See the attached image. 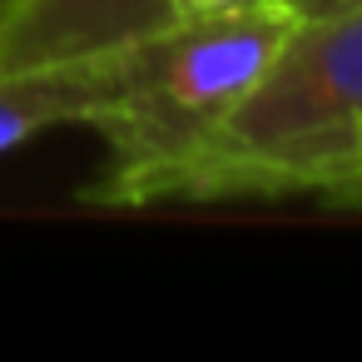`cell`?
Returning a JSON list of instances; mask_svg holds the SVG:
<instances>
[{"label": "cell", "instance_id": "5b68a950", "mask_svg": "<svg viewBox=\"0 0 362 362\" xmlns=\"http://www.w3.org/2000/svg\"><path fill=\"white\" fill-rule=\"evenodd\" d=\"M253 0H169V21H189V16H218V11H238Z\"/></svg>", "mask_w": 362, "mask_h": 362}, {"label": "cell", "instance_id": "ba28073f", "mask_svg": "<svg viewBox=\"0 0 362 362\" xmlns=\"http://www.w3.org/2000/svg\"><path fill=\"white\" fill-rule=\"evenodd\" d=\"M352 174H362V159H357V169H352Z\"/></svg>", "mask_w": 362, "mask_h": 362}, {"label": "cell", "instance_id": "3957f363", "mask_svg": "<svg viewBox=\"0 0 362 362\" xmlns=\"http://www.w3.org/2000/svg\"><path fill=\"white\" fill-rule=\"evenodd\" d=\"M169 21V0H21L0 25V75L110 60Z\"/></svg>", "mask_w": 362, "mask_h": 362}, {"label": "cell", "instance_id": "8992f818", "mask_svg": "<svg viewBox=\"0 0 362 362\" xmlns=\"http://www.w3.org/2000/svg\"><path fill=\"white\" fill-rule=\"evenodd\" d=\"M288 11H298V16H327V11H337V6H352V0H283Z\"/></svg>", "mask_w": 362, "mask_h": 362}, {"label": "cell", "instance_id": "52a82bcc", "mask_svg": "<svg viewBox=\"0 0 362 362\" xmlns=\"http://www.w3.org/2000/svg\"><path fill=\"white\" fill-rule=\"evenodd\" d=\"M16 6H21V0H0V25L11 21V11H16Z\"/></svg>", "mask_w": 362, "mask_h": 362}, {"label": "cell", "instance_id": "277c9868", "mask_svg": "<svg viewBox=\"0 0 362 362\" xmlns=\"http://www.w3.org/2000/svg\"><path fill=\"white\" fill-rule=\"evenodd\" d=\"M110 95V60L0 75V154L65 124H95Z\"/></svg>", "mask_w": 362, "mask_h": 362}, {"label": "cell", "instance_id": "6da1fadb", "mask_svg": "<svg viewBox=\"0 0 362 362\" xmlns=\"http://www.w3.org/2000/svg\"><path fill=\"white\" fill-rule=\"evenodd\" d=\"M298 21L303 16L283 0H253L218 16L164 21L110 55V95L90 124L100 129L110 164L90 199L105 209L159 204L164 179L214 139Z\"/></svg>", "mask_w": 362, "mask_h": 362}, {"label": "cell", "instance_id": "7a4b0ae2", "mask_svg": "<svg viewBox=\"0 0 362 362\" xmlns=\"http://www.w3.org/2000/svg\"><path fill=\"white\" fill-rule=\"evenodd\" d=\"M362 159V0L327 16H303L263 80L184 159L164 189L169 199H238V194H322Z\"/></svg>", "mask_w": 362, "mask_h": 362}]
</instances>
